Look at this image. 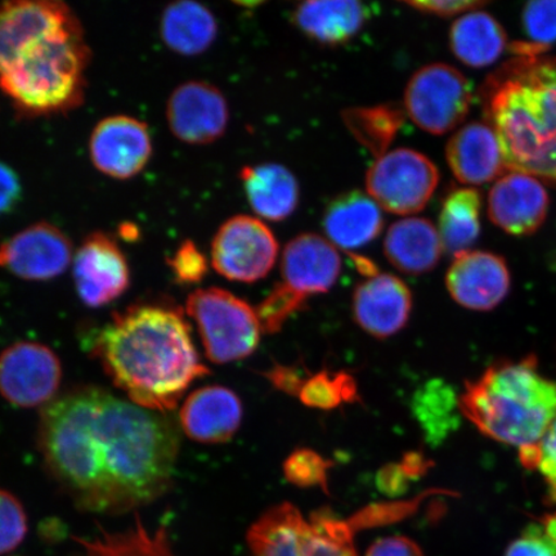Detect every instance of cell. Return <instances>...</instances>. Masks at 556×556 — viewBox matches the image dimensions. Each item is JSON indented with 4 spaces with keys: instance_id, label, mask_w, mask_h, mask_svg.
<instances>
[{
    "instance_id": "6da1fadb",
    "label": "cell",
    "mask_w": 556,
    "mask_h": 556,
    "mask_svg": "<svg viewBox=\"0 0 556 556\" xmlns=\"http://www.w3.org/2000/svg\"><path fill=\"white\" fill-rule=\"evenodd\" d=\"M38 446L55 484L81 510L149 505L173 483L176 424L103 389H75L41 409Z\"/></svg>"
},
{
    "instance_id": "7a4b0ae2",
    "label": "cell",
    "mask_w": 556,
    "mask_h": 556,
    "mask_svg": "<svg viewBox=\"0 0 556 556\" xmlns=\"http://www.w3.org/2000/svg\"><path fill=\"white\" fill-rule=\"evenodd\" d=\"M89 351L131 403L159 414L176 408L192 382L211 374L182 311L162 304L115 313Z\"/></svg>"
},
{
    "instance_id": "3957f363",
    "label": "cell",
    "mask_w": 556,
    "mask_h": 556,
    "mask_svg": "<svg viewBox=\"0 0 556 556\" xmlns=\"http://www.w3.org/2000/svg\"><path fill=\"white\" fill-rule=\"evenodd\" d=\"M509 172L556 185V58L514 55L479 90Z\"/></svg>"
},
{
    "instance_id": "277c9868",
    "label": "cell",
    "mask_w": 556,
    "mask_h": 556,
    "mask_svg": "<svg viewBox=\"0 0 556 556\" xmlns=\"http://www.w3.org/2000/svg\"><path fill=\"white\" fill-rule=\"evenodd\" d=\"M458 412L492 440L538 447L556 417V384L540 374L538 361L493 365L467 382Z\"/></svg>"
},
{
    "instance_id": "5b68a950",
    "label": "cell",
    "mask_w": 556,
    "mask_h": 556,
    "mask_svg": "<svg viewBox=\"0 0 556 556\" xmlns=\"http://www.w3.org/2000/svg\"><path fill=\"white\" fill-rule=\"evenodd\" d=\"M89 48L81 25L38 41L0 73V89L18 113H65L83 102Z\"/></svg>"
},
{
    "instance_id": "8992f818",
    "label": "cell",
    "mask_w": 556,
    "mask_h": 556,
    "mask_svg": "<svg viewBox=\"0 0 556 556\" xmlns=\"http://www.w3.org/2000/svg\"><path fill=\"white\" fill-rule=\"evenodd\" d=\"M358 517L340 519L331 510L313 513L309 519L293 504L270 507L250 527L252 556H357L354 530Z\"/></svg>"
},
{
    "instance_id": "52a82bcc",
    "label": "cell",
    "mask_w": 556,
    "mask_h": 556,
    "mask_svg": "<svg viewBox=\"0 0 556 556\" xmlns=\"http://www.w3.org/2000/svg\"><path fill=\"white\" fill-rule=\"evenodd\" d=\"M186 312L198 325L208 361L226 365L241 361L258 348L262 326L256 309L219 288L194 290Z\"/></svg>"
},
{
    "instance_id": "ba28073f",
    "label": "cell",
    "mask_w": 556,
    "mask_h": 556,
    "mask_svg": "<svg viewBox=\"0 0 556 556\" xmlns=\"http://www.w3.org/2000/svg\"><path fill=\"white\" fill-rule=\"evenodd\" d=\"M472 89L460 70L430 64L417 70L405 90V111L417 127L442 136L460 125L469 114Z\"/></svg>"
},
{
    "instance_id": "9c48e42d",
    "label": "cell",
    "mask_w": 556,
    "mask_h": 556,
    "mask_svg": "<svg viewBox=\"0 0 556 556\" xmlns=\"http://www.w3.org/2000/svg\"><path fill=\"white\" fill-rule=\"evenodd\" d=\"M440 184L435 164L412 149H397L377 159L366 174V191L384 211L412 215L422 211Z\"/></svg>"
},
{
    "instance_id": "30bf717a",
    "label": "cell",
    "mask_w": 556,
    "mask_h": 556,
    "mask_svg": "<svg viewBox=\"0 0 556 556\" xmlns=\"http://www.w3.org/2000/svg\"><path fill=\"white\" fill-rule=\"evenodd\" d=\"M278 255L275 235L249 215H236L222 225L212 242V266L231 281L252 283L266 277Z\"/></svg>"
},
{
    "instance_id": "8fae6325",
    "label": "cell",
    "mask_w": 556,
    "mask_h": 556,
    "mask_svg": "<svg viewBox=\"0 0 556 556\" xmlns=\"http://www.w3.org/2000/svg\"><path fill=\"white\" fill-rule=\"evenodd\" d=\"M61 380V361L45 344L17 342L0 353V395L13 406L50 405Z\"/></svg>"
},
{
    "instance_id": "7c38bea8",
    "label": "cell",
    "mask_w": 556,
    "mask_h": 556,
    "mask_svg": "<svg viewBox=\"0 0 556 556\" xmlns=\"http://www.w3.org/2000/svg\"><path fill=\"white\" fill-rule=\"evenodd\" d=\"M73 261V243L60 228L39 222L0 243V268L26 281H50Z\"/></svg>"
},
{
    "instance_id": "4fadbf2b",
    "label": "cell",
    "mask_w": 556,
    "mask_h": 556,
    "mask_svg": "<svg viewBox=\"0 0 556 556\" xmlns=\"http://www.w3.org/2000/svg\"><path fill=\"white\" fill-rule=\"evenodd\" d=\"M73 268L76 291L90 308L113 303L129 288L128 261L116 241L106 233L88 236L74 255Z\"/></svg>"
},
{
    "instance_id": "5bb4252c",
    "label": "cell",
    "mask_w": 556,
    "mask_h": 556,
    "mask_svg": "<svg viewBox=\"0 0 556 556\" xmlns=\"http://www.w3.org/2000/svg\"><path fill=\"white\" fill-rule=\"evenodd\" d=\"M89 155L104 176L121 180L136 177L152 155L148 125L127 115L106 117L90 135Z\"/></svg>"
},
{
    "instance_id": "9a60e30c",
    "label": "cell",
    "mask_w": 556,
    "mask_h": 556,
    "mask_svg": "<svg viewBox=\"0 0 556 556\" xmlns=\"http://www.w3.org/2000/svg\"><path fill=\"white\" fill-rule=\"evenodd\" d=\"M166 121L172 134L180 142L213 143L226 134L228 127L226 97L211 83L187 81L169 97Z\"/></svg>"
},
{
    "instance_id": "2e32d148",
    "label": "cell",
    "mask_w": 556,
    "mask_h": 556,
    "mask_svg": "<svg viewBox=\"0 0 556 556\" xmlns=\"http://www.w3.org/2000/svg\"><path fill=\"white\" fill-rule=\"evenodd\" d=\"M78 24L65 3L53 0H17L0 5V73L27 47Z\"/></svg>"
},
{
    "instance_id": "e0dca14e",
    "label": "cell",
    "mask_w": 556,
    "mask_h": 556,
    "mask_svg": "<svg viewBox=\"0 0 556 556\" xmlns=\"http://www.w3.org/2000/svg\"><path fill=\"white\" fill-rule=\"evenodd\" d=\"M454 258L446 287L456 303L471 311H490L504 301L510 290V273L502 256L469 250Z\"/></svg>"
},
{
    "instance_id": "ac0fdd59",
    "label": "cell",
    "mask_w": 556,
    "mask_h": 556,
    "mask_svg": "<svg viewBox=\"0 0 556 556\" xmlns=\"http://www.w3.org/2000/svg\"><path fill=\"white\" fill-rule=\"evenodd\" d=\"M547 212L548 194L544 184L530 174H504L489 194L492 224L513 236L536 232L544 225Z\"/></svg>"
},
{
    "instance_id": "d6986e66",
    "label": "cell",
    "mask_w": 556,
    "mask_h": 556,
    "mask_svg": "<svg viewBox=\"0 0 556 556\" xmlns=\"http://www.w3.org/2000/svg\"><path fill=\"white\" fill-rule=\"evenodd\" d=\"M342 273V258L336 245L323 236L303 233L285 248L281 261L282 285L295 295L328 293Z\"/></svg>"
},
{
    "instance_id": "ffe728a7",
    "label": "cell",
    "mask_w": 556,
    "mask_h": 556,
    "mask_svg": "<svg viewBox=\"0 0 556 556\" xmlns=\"http://www.w3.org/2000/svg\"><path fill=\"white\" fill-rule=\"evenodd\" d=\"M352 307L361 329L374 338L387 339L407 325L413 311V294L399 277L378 274L358 285Z\"/></svg>"
},
{
    "instance_id": "44dd1931",
    "label": "cell",
    "mask_w": 556,
    "mask_h": 556,
    "mask_svg": "<svg viewBox=\"0 0 556 556\" xmlns=\"http://www.w3.org/2000/svg\"><path fill=\"white\" fill-rule=\"evenodd\" d=\"M242 403L231 389L207 386L187 397L179 413L180 427L190 440L219 444L232 440L242 421Z\"/></svg>"
},
{
    "instance_id": "7402d4cb",
    "label": "cell",
    "mask_w": 556,
    "mask_h": 556,
    "mask_svg": "<svg viewBox=\"0 0 556 556\" xmlns=\"http://www.w3.org/2000/svg\"><path fill=\"white\" fill-rule=\"evenodd\" d=\"M450 169L464 185L492 182L507 170L496 131L485 122L464 125L446 148Z\"/></svg>"
},
{
    "instance_id": "603a6c76",
    "label": "cell",
    "mask_w": 556,
    "mask_h": 556,
    "mask_svg": "<svg viewBox=\"0 0 556 556\" xmlns=\"http://www.w3.org/2000/svg\"><path fill=\"white\" fill-rule=\"evenodd\" d=\"M323 226L332 245L352 250L377 239L384 227V217L370 194L351 191L340 194L326 207Z\"/></svg>"
},
{
    "instance_id": "cb8c5ba5",
    "label": "cell",
    "mask_w": 556,
    "mask_h": 556,
    "mask_svg": "<svg viewBox=\"0 0 556 556\" xmlns=\"http://www.w3.org/2000/svg\"><path fill=\"white\" fill-rule=\"evenodd\" d=\"M368 10L356 0H309L296 5L293 23L317 43L337 47L363 30Z\"/></svg>"
},
{
    "instance_id": "d4e9b609",
    "label": "cell",
    "mask_w": 556,
    "mask_h": 556,
    "mask_svg": "<svg viewBox=\"0 0 556 556\" xmlns=\"http://www.w3.org/2000/svg\"><path fill=\"white\" fill-rule=\"evenodd\" d=\"M443 252L438 228L426 218H403L389 227L384 253L389 263L403 274L422 275L440 263Z\"/></svg>"
},
{
    "instance_id": "484cf974",
    "label": "cell",
    "mask_w": 556,
    "mask_h": 556,
    "mask_svg": "<svg viewBox=\"0 0 556 556\" xmlns=\"http://www.w3.org/2000/svg\"><path fill=\"white\" fill-rule=\"evenodd\" d=\"M250 206L260 217L280 222L290 217L299 204V184L281 164L245 166L240 173Z\"/></svg>"
},
{
    "instance_id": "4316f807",
    "label": "cell",
    "mask_w": 556,
    "mask_h": 556,
    "mask_svg": "<svg viewBox=\"0 0 556 556\" xmlns=\"http://www.w3.org/2000/svg\"><path fill=\"white\" fill-rule=\"evenodd\" d=\"M160 34L170 51L198 55L212 47L218 35L217 18L205 5L180 0L166 7L160 23Z\"/></svg>"
},
{
    "instance_id": "83f0119b",
    "label": "cell",
    "mask_w": 556,
    "mask_h": 556,
    "mask_svg": "<svg viewBox=\"0 0 556 556\" xmlns=\"http://www.w3.org/2000/svg\"><path fill=\"white\" fill-rule=\"evenodd\" d=\"M506 45L504 27L484 11L465 13L451 26L452 53L467 66L481 68L495 64Z\"/></svg>"
},
{
    "instance_id": "f1b7e54d",
    "label": "cell",
    "mask_w": 556,
    "mask_h": 556,
    "mask_svg": "<svg viewBox=\"0 0 556 556\" xmlns=\"http://www.w3.org/2000/svg\"><path fill=\"white\" fill-rule=\"evenodd\" d=\"M481 193L471 187L451 192L442 205L438 232L452 255L469 252L481 233Z\"/></svg>"
},
{
    "instance_id": "f546056e",
    "label": "cell",
    "mask_w": 556,
    "mask_h": 556,
    "mask_svg": "<svg viewBox=\"0 0 556 556\" xmlns=\"http://www.w3.org/2000/svg\"><path fill=\"white\" fill-rule=\"evenodd\" d=\"M343 119L357 141L380 157L387 154L402 127L403 111L394 104L350 109L344 111Z\"/></svg>"
},
{
    "instance_id": "4dcf8cb0",
    "label": "cell",
    "mask_w": 556,
    "mask_h": 556,
    "mask_svg": "<svg viewBox=\"0 0 556 556\" xmlns=\"http://www.w3.org/2000/svg\"><path fill=\"white\" fill-rule=\"evenodd\" d=\"M456 408L458 400H455L454 392L442 380H430L414 395V415L427 441L432 444L441 443L454 429Z\"/></svg>"
},
{
    "instance_id": "1f68e13d",
    "label": "cell",
    "mask_w": 556,
    "mask_h": 556,
    "mask_svg": "<svg viewBox=\"0 0 556 556\" xmlns=\"http://www.w3.org/2000/svg\"><path fill=\"white\" fill-rule=\"evenodd\" d=\"M298 397L305 406L325 412L359 400L356 380L344 371L312 375L305 380Z\"/></svg>"
},
{
    "instance_id": "d6a6232c",
    "label": "cell",
    "mask_w": 556,
    "mask_h": 556,
    "mask_svg": "<svg viewBox=\"0 0 556 556\" xmlns=\"http://www.w3.org/2000/svg\"><path fill=\"white\" fill-rule=\"evenodd\" d=\"M331 463L318 452L309 448H299L283 464V475L288 482L301 489H323L329 493L328 475Z\"/></svg>"
},
{
    "instance_id": "836d02e7",
    "label": "cell",
    "mask_w": 556,
    "mask_h": 556,
    "mask_svg": "<svg viewBox=\"0 0 556 556\" xmlns=\"http://www.w3.org/2000/svg\"><path fill=\"white\" fill-rule=\"evenodd\" d=\"M505 556H556V514L534 519L507 547Z\"/></svg>"
},
{
    "instance_id": "e575fe53",
    "label": "cell",
    "mask_w": 556,
    "mask_h": 556,
    "mask_svg": "<svg viewBox=\"0 0 556 556\" xmlns=\"http://www.w3.org/2000/svg\"><path fill=\"white\" fill-rule=\"evenodd\" d=\"M304 299L285 288L281 282L276 285L269 295L256 308L262 331L267 333L280 331L289 317L304 307Z\"/></svg>"
},
{
    "instance_id": "d590c367",
    "label": "cell",
    "mask_w": 556,
    "mask_h": 556,
    "mask_svg": "<svg viewBox=\"0 0 556 556\" xmlns=\"http://www.w3.org/2000/svg\"><path fill=\"white\" fill-rule=\"evenodd\" d=\"M523 25L528 43L546 52L556 43V0H534L526 5Z\"/></svg>"
},
{
    "instance_id": "8d00e7d4",
    "label": "cell",
    "mask_w": 556,
    "mask_h": 556,
    "mask_svg": "<svg viewBox=\"0 0 556 556\" xmlns=\"http://www.w3.org/2000/svg\"><path fill=\"white\" fill-rule=\"evenodd\" d=\"M26 533L24 506L12 493L0 490V555L15 551Z\"/></svg>"
},
{
    "instance_id": "74e56055",
    "label": "cell",
    "mask_w": 556,
    "mask_h": 556,
    "mask_svg": "<svg viewBox=\"0 0 556 556\" xmlns=\"http://www.w3.org/2000/svg\"><path fill=\"white\" fill-rule=\"evenodd\" d=\"M168 264L178 283H199L207 274L206 256L191 240L180 243Z\"/></svg>"
},
{
    "instance_id": "f35d334b",
    "label": "cell",
    "mask_w": 556,
    "mask_h": 556,
    "mask_svg": "<svg viewBox=\"0 0 556 556\" xmlns=\"http://www.w3.org/2000/svg\"><path fill=\"white\" fill-rule=\"evenodd\" d=\"M538 470L547 484V497L556 503V417L539 446Z\"/></svg>"
},
{
    "instance_id": "ab89813d",
    "label": "cell",
    "mask_w": 556,
    "mask_h": 556,
    "mask_svg": "<svg viewBox=\"0 0 556 556\" xmlns=\"http://www.w3.org/2000/svg\"><path fill=\"white\" fill-rule=\"evenodd\" d=\"M406 4L416 11L428 13V15L452 17L478 11L486 3L477 2V0L475 2L471 0H433V2H407Z\"/></svg>"
},
{
    "instance_id": "60d3db41",
    "label": "cell",
    "mask_w": 556,
    "mask_h": 556,
    "mask_svg": "<svg viewBox=\"0 0 556 556\" xmlns=\"http://www.w3.org/2000/svg\"><path fill=\"white\" fill-rule=\"evenodd\" d=\"M264 377H266L270 381V384L278 389V391L296 395V397L299 393H301L305 380L308 379L305 378L302 368L282 365H276L274 368H270L269 371L264 374Z\"/></svg>"
},
{
    "instance_id": "b9f144b4",
    "label": "cell",
    "mask_w": 556,
    "mask_h": 556,
    "mask_svg": "<svg viewBox=\"0 0 556 556\" xmlns=\"http://www.w3.org/2000/svg\"><path fill=\"white\" fill-rule=\"evenodd\" d=\"M365 556H426L415 541L405 536L375 541Z\"/></svg>"
},
{
    "instance_id": "7bdbcfd3",
    "label": "cell",
    "mask_w": 556,
    "mask_h": 556,
    "mask_svg": "<svg viewBox=\"0 0 556 556\" xmlns=\"http://www.w3.org/2000/svg\"><path fill=\"white\" fill-rule=\"evenodd\" d=\"M412 481L413 479L403 469L401 463L386 465L379 471L377 479L379 490L388 496L403 495L408 490L409 482Z\"/></svg>"
},
{
    "instance_id": "ee69618b",
    "label": "cell",
    "mask_w": 556,
    "mask_h": 556,
    "mask_svg": "<svg viewBox=\"0 0 556 556\" xmlns=\"http://www.w3.org/2000/svg\"><path fill=\"white\" fill-rule=\"evenodd\" d=\"M21 198L17 174L9 165L0 163V214L11 212Z\"/></svg>"
},
{
    "instance_id": "f6af8a7d",
    "label": "cell",
    "mask_w": 556,
    "mask_h": 556,
    "mask_svg": "<svg viewBox=\"0 0 556 556\" xmlns=\"http://www.w3.org/2000/svg\"><path fill=\"white\" fill-rule=\"evenodd\" d=\"M401 465L414 481V479L426 475L429 468L432 467V462L427 460L426 456L419 454V452H409V454L403 456Z\"/></svg>"
}]
</instances>
